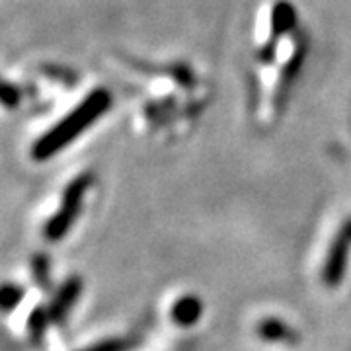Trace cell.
<instances>
[{"mask_svg":"<svg viewBox=\"0 0 351 351\" xmlns=\"http://www.w3.org/2000/svg\"><path fill=\"white\" fill-rule=\"evenodd\" d=\"M110 101H112L110 94L104 88H96L90 94H86L76 108H73L64 115V119H61L49 133H45L36 143V147H34L36 158H47L57 151H61V147L71 143L76 135H80L92 121L98 119L100 113L108 110Z\"/></svg>","mask_w":351,"mask_h":351,"instance_id":"6da1fadb","label":"cell"}]
</instances>
